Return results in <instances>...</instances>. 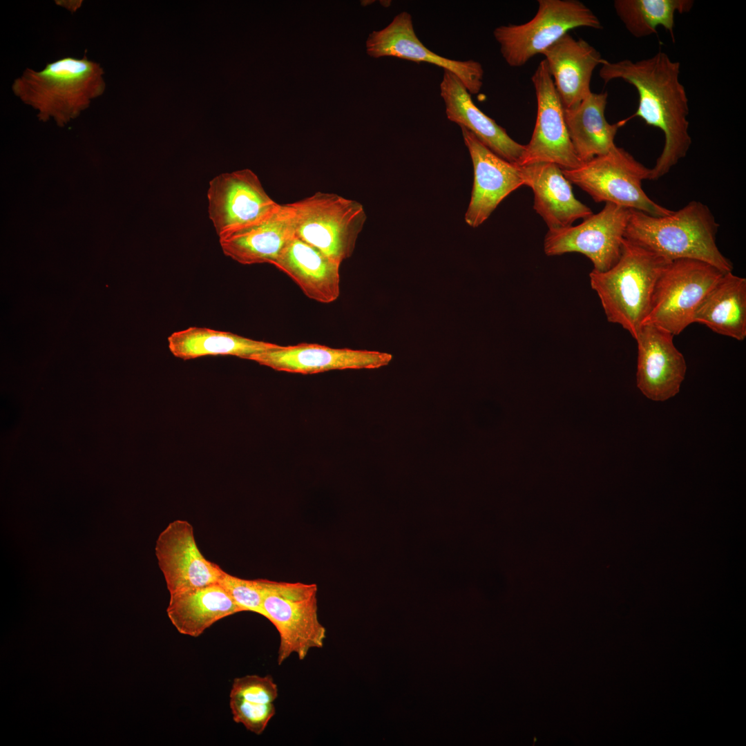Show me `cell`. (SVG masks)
I'll return each instance as SVG.
<instances>
[{
  "instance_id": "obj_1",
  "label": "cell",
  "mask_w": 746,
  "mask_h": 746,
  "mask_svg": "<svg viewBox=\"0 0 746 746\" xmlns=\"http://www.w3.org/2000/svg\"><path fill=\"white\" fill-rule=\"evenodd\" d=\"M680 63L672 61L664 52L633 61L606 60L599 72L605 84L621 79L637 90L638 106L626 120L638 117L647 125L658 128L664 136V144L655 166L650 169L649 180H656L684 158L690 148L689 100L679 79Z\"/></svg>"
},
{
  "instance_id": "obj_2",
  "label": "cell",
  "mask_w": 746,
  "mask_h": 746,
  "mask_svg": "<svg viewBox=\"0 0 746 746\" xmlns=\"http://www.w3.org/2000/svg\"><path fill=\"white\" fill-rule=\"evenodd\" d=\"M718 227L710 209L692 200L665 216L630 209L624 238L668 261L694 259L731 272L732 262L716 244Z\"/></svg>"
},
{
  "instance_id": "obj_3",
  "label": "cell",
  "mask_w": 746,
  "mask_h": 746,
  "mask_svg": "<svg viewBox=\"0 0 746 746\" xmlns=\"http://www.w3.org/2000/svg\"><path fill=\"white\" fill-rule=\"evenodd\" d=\"M104 75L100 64L84 53L82 58L66 57L48 63L40 70L27 68L11 88L23 104L37 111L40 121L52 119L64 126L104 94Z\"/></svg>"
},
{
  "instance_id": "obj_4",
  "label": "cell",
  "mask_w": 746,
  "mask_h": 746,
  "mask_svg": "<svg viewBox=\"0 0 746 746\" xmlns=\"http://www.w3.org/2000/svg\"><path fill=\"white\" fill-rule=\"evenodd\" d=\"M669 262L624 238L618 262L605 271L593 269L589 274L607 321L635 340L649 312L656 280Z\"/></svg>"
},
{
  "instance_id": "obj_5",
  "label": "cell",
  "mask_w": 746,
  "mask_h": 746,
  "mask_svg": "<svg viewBox=\"0 0 746 746\" xmlns=\"http://www.w3.org/2000/svg\"><path fill=\"white\" fill-rule=\"evenodd\" d=\"M265 618L277 629L280 643L277 662L291 655L304 660L310 649L322 648L326 629L318 617L316 584L258 579Z\"/></svg>"
},
{
  "instance_id": "obj_6",
  "label": "cell",
  "mask_w": 746,
  "mask_h": 746,
  "mask_svg": "<svg viewBox=\"0 0 746 746\" xmlns=\"http://www.w3.org/2000/svg\"><path fill=\"white\" fill-rule=\"evenodd\" d=\"M287 205L296 237L340 264L352 255L366 220L360 202L318 191Z\"/></svg>"
},
{
  "instance_id": "obj_7",
  "label": "cell",
  "mask_w": 746,
  "mask_h": 746,
  "mask_svg": "<svg viewBox=\"0 0 746 746\" xmlns=\"http://www.w3.org/2000/svg\"><path fill=\"white\" fill-rule=\"evenodd\" d=\"M562 173L596 202H611L653 216H665L673 211L646 194L642 182L649 180L650 169L622 148L615 146L607 153Z\"/></svg>"
},
{
  "instance_id": "obj_8",
  "label": "cell",
  "mask_w": 746,
  "mask_h": 746,
  "mask_svg": "<svg viewBox=\"0 0 746 746\" xmlns=\"http://www.w3.org/2000/svg\"><path fill=\"white\" fill-rule=\"evenodd\" d=\"M602 29L597 17L577 0H538L533 19L522 24L501 25L493 30L501 54L511 67H521L542 54L573 29Z\"/></svg>"
},
{
  "instance_id": "obj_9",
  "label": "cell",
  "mask_w": 746,
  "mask_h": 746,
  "mask_svg": "<svg viewBox=\"0 0 746 746\" xmlns=\"http://www.w3.org/2000/svg\"><path fill=\"white\" fill-rule=\"evenodd\" d=\"M725 273L700 260L682 258L667 264L658 278L644 325L673 336L693 323L699 303Z\"/></svg>"
},
{
  "instance_id": "obj_10",
  "label": "cell",
  "mask_w": 746,
  "mask_h": 746,
  "mask_svg": "<svg viewBox=\"0 0 746 746\" xmlns=\"http://www.w3.org/2000/svg\"><path fill=\"white\" fill-rule=\"evenodd\" d=\"M629 214V209L606 202L600 212L576 226L548 230L544 253L548 256L580 253L591 261L593 270L605 271L620 257Z\"/></svg>"
},
{
  "instance_id": "obj_11",
  "label": "cell",
  "mask_w": 746,
  "mask_h": 746,
  "mask_svg": "<svg viewBox=\"0 0 746 746\" xmlns=\"http://www.w3.org/2000/svg\"><path fill=\"white\" fill-rule=\"evenodd\" d=\"M531 79L537 99L535 125L517 165L548 162L562 170L579 167L582 162L570 140L564 108L544 59L539 62Z\"/></svg>"
},
{
  "instance_id": "obj_12",
  "label": "cell",
  "mask_w": 746,
  "mask_h": 746,
  "mask_svg": "<svg viewBox=\"0 0 746 746\" xmlns=\"http://www.w3.org/2000/svg\"><path fill=\"white\" fill-rule=\"evenodd\" d=\"M207 200L209 218L219 239L262 219L279 206L249 169L215 176L209 183Z\"/></svg>"
},
{
  "instance_id": "obj_13",
  "label": "cell",
  "mask_w": 746,
  "mask_h": 746,
  "mask_svg": "<svg viewBox=\"0 0 746 746\" xmlns=\"http://www.w3.org/2000/svg\"><path fill=\"white\" fill-rule=\"evenodd\" d=\"M366 51L374 58L392 57L439 66L455 74L470 95L478 93L483 86L484 69L479 62L451 59L429 50L418 38L412 16L405 11L397 14L383 29L370 34Z\"/></svg>"
},
{
  "instance_id": "obj_14",
  "label": "cell",
  "mask_w": 746,
  "mask_h": 746,
  "mask_svg": "<svg viewBox=\"0 0 746 746\" xmlns=\"http://www.w3.org/2000/svg\"><path fill=\"white\" fill-rule=\"evenodd\" d=\"M155 555L170 595L218 583L223 570L200 551L193 528L176 519L160 534Z\"/></svg>"
},
{
  "instance_id": "obj_15",
  "label": "cell",
  "mask_w": 746,
  "mask_h": 746,
  "mask_svg": "<svg viewBox=\"0 0 746 746\" xmlns=\"http://www.w3.org/2000/svg\"><path fill=\"white\" fill-rule=\"evenodd\" d=\"M461 128L474 170L471 198L464 218L469 226L477 227L505 198L524 186V180L518 165L499 157L470 131Z\"/></svg>"
},
{
  "instance_id": "obj_16",
  "label": "cell",
  "mask_w": 746,
  "mask_h": 746,
  "mask_svg": "<svg viewBox=\"0 0 746 746\" xmlns=\"http://www.w3.org/2000/svg\"><path fill=\"white\" fill-rule=\"evenodd\" d=\"M638 345L637 387L648 399L666 401L677 394L687 365L673 343V335L653 325H644Z\"/></svg>"
},
{
  "instance_id": "obj_17",
  "label": "cell",
  "mask_w": 746,
  "mask_h": 746,
  "mask_svg": "<svg viewBox=\"0 0 746 746\" xmlns=\"http://www.w3.org/2000/svg\"><path fill=\"white\" fill-rule=\"evenodd\" d=\"M392 358L391 354L379 352L300 343L279 345L255 354L249 360L276 371L312 374L331 370L379 368L388 365Z\"/></svg>"
},
{
  "instance_id": "obj_18",
  "label": "cell",
  "mask_w": 746,
  "mask_h": 746,
  "mask_svg": "<svg viewBox=\"0 0 746 746\" xmlns=\"http://www.w3.org/2000/svg\"><path fill=\"white\" fill-rule=\"evenodd\" d=\"M440 95L450 121L470 131L499 157L518 164L525 145L512 139L504 128L484 113L474 104L471 95L460 79L449 70H443Z\"/></svg>"
},
{
  "instance_id": "obj_19",
  "label": "cell",
  "mask_w": 746,
  "mask_h": 746,
  "mask_svg": "<svg viewBox=\"0 0 746 746\" xmlns=\"http://www.w3.org/2000/svg\"><path fill=\"white\" fill-rule=\"evenodd\" d=\"M556 91L564 109L577 106L591 93L593 72L606 59L583 39H575L569 33L559 39L542 53Z\"/></svg>"
},
{
  "instance_id": "obj_20",
  "label": "cell",
  "mask_w": 746,
  "mask_h": 746,
  "mask_svg": "<svg viewBox=\"0 0 746 746\" xmlns=\"http://www.w3.org/2000/svg\"><path fill=\"white\" fill-rule=\"evenodd\" d=\"M292 213L279 204L262 219L219 239L223 254L242 265L271 263L295 236Z\"/></svg>"
},
{
  "instance_id": "obj_21",
  "label": "cell",
  "mask_w": 746,
  "mask_h": 746,
  "mask_svg": "<svg viewBox=\"0 0 746 746\" xmlns=\"http://www.w3.org/2000/svg\"><path fill=\"white\" fill-rule=\"evenodd\" d=\"M519 166L524 185L533 191V208L548 230L570 227L576 220L593 214L589 207L576 199L571 182L557 165L542 162Z\"/></svg>"
},
{
  "instance_id": "obj_22",
  "label": "cell",
  "mask_w": 746,
  "mask_h": 746,
  "mask_svg": "<svg viewBox=\"0 0 746 746\" xmlns=\"http://www.w3.org/2000/svg\"><path fill=\"white\" fill-rule=\"evenodd\" d=\"M290 277L310 299L335 301L340 294V263L296 236L271 263Z\"/></svg>"
},
{
  "instance_id": "obj_23",
  "label": "cell",
  "mask_w": 746,
  "mask_h": 746,
  "mask_svg": "<svg viewBox=\"0 0 746 746\" xmlns=\"http://www.w3.org/2000/svg\"><path fill=\"white\" fill-rule=\"evenodd\" d=\"M608 93H592L577 106L564 108L568 133L578 158L583 162L612 150L618 129L626 119L609 124L605 117Z\"/></svg>"
},
{
  "instance_id": "obj_24",
  "label": "cell",
  "mask_w": 746,
  "mask_h": 746,
  "mask_svg": "<svg viewBox=\"0 0 746 746\" xmlns=\"http://www.w3.org/2000/svg\"><path fill=\"white\" fill-rule=\"evenodd\" d=\"M242 611L218 583L170 595L168 617L177 631L200 635L217 621Z\"/></svg>"
},
{
  "instance_id": "obj_25",
  "label": "cell",
  "mask_w": 746,
  "mask_h": 746,
  "mask_svg": "<svg viewBox=\"0 0 746 746\" xmlns=\"http://www.w3.org/2000/svg\"><path fill=\"white\" fill-rule=\"evenodd\" d=\"M714 332L743 341L746 337V279L724 274L703 297L693 317Z\"/></svg>"
},
{
  "instance_id": "obj_26",
  "label": "cell",
  "mask_w": 746,
  "mask_h": 746,
  "mask_svg": "<svg viewBox=\"0 0 746 746\" xmlns=\"http://www.w3.org/2000/svg\"><path fill=\"white\" fill-rule=\"evenodd\" d=\"M168 344L171 353L182 360L218 355L249 360L255 354L279 347L275 343L231 332L199 327H190L172 333L168 337Z\"/></svg>"
},
{
  "instance_id": "obj_27",
  "label": "cell",
  "mask_w": 746,
  "mask_h": 746,
  "mask_svg": "<svg viewBox=\"0 0 746 746\" xmlns=\"http://www.w3.org/2000/svg\"><path fill=\"white\" fill-rule=\"evenodd\" d=\"M278 687L271 676L248 675L236 678L229 694L233 720L257 735L275 715Z\"/></svg>"
},
{
  "instance_id": "obj_28",
  "label": "cell",
  "mask_w": 746,
  "mask_h": 746,
  "mask_svg": "<svg viewBox=\"0 0 746 746\" xmlns=\"http://www.w3.org/2000/svg\"><path fill=\"white\" fill-rule=\"evenodd\" d=\"M692 0H615V12L627 30L635 37L640 38L657 32L662 26L674 41V17L676 12H689Z\"/></svg>"
},
{
  "instance_id": "obj_29",
  "label": "cell",
  "mask_w": 746,
  "mask_h": 746,
  "mask_svg": "<svg viewBox=\"0 0 746 746\" xmlns=\"http://www.w3.org/2000/svg\"><path fill=\"white\" fill-rule=\"evenodd\" d=\"M242 611H251L265 617L258 580H245L222 571L218 582Z\"/></svg>"
}]
</instances>
